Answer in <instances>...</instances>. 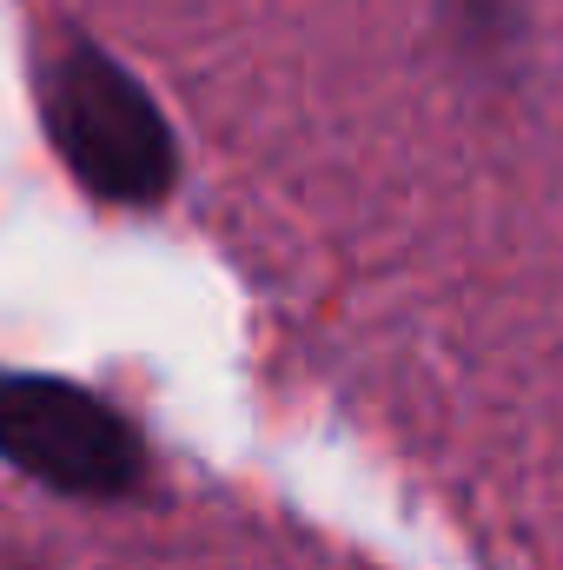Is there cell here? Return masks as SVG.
<instances>
[{
  "label": "cell",
  "mask_w": 563,
  "mask_h": 570,
  "mask_svg": "<svg viewBox=\"0 0 563 570\" xmlns=\"http://www.w3.org/2000/svg\"><path fill=\"white\" fill-rule=\"evenodd\" d=\"M40 120L60 166L107 206H159L179 186L172 120L100 40H67L40 67Z\"/></svg>",
  "instance_id": "6da1fadb"
},
{
  "label": "cell",
  "mask_w": 563,
  "mask_h": 570,
  "mask_svg": "<svg viewBox=\"0 0 563 570\" xmlns=\"http://www.w3.org/2000/svg\"><path fill=\"white\" fill-rule=\"evenodd\" d=\"M0 464L60 498L120 504L146 484V438L120 405L73 379L13 372L0 379Z\"/></svg>",
  "instance_id": "7a4b0ae2"
}]
</instances>
